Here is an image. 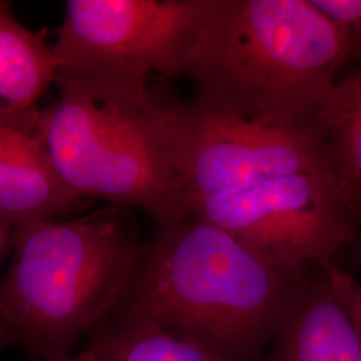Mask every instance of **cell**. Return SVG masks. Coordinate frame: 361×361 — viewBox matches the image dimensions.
Listing matches in <instances>:
<instances>
[{
    "instance_id": "1",
    "label": "cell",
    "mask_w": 361,
    "mask_h": 361,
    "mask_svg": "<svg viewBox=\"0 0 361 361\" xmlns=\"http://www.w3.org/2000/svg\"><path fill=\"white\" fill-rule=\"evenodd\" d=\"M312 269H279L219 226L189 216L155 228L143 243L104 323L150 325L222 361H261Z\"/></svg>"
},
{
    "instance_id": "2",
    "label": "cell",
    "mask_w": 361,
    "mask_h": 361,
    "mask_svg": "<svg viewBox=\"0 0 361 361\" xmlns=\"http://www.w3.org/2000/svg\"><path fill=\"white\" fill-rule=\"evenodd\" d=\"M349 61L345 35L310 0H217L189 71L192 106L268 128H310Z\"/></svg>"
},
{
    "instance_id": "3",
    "label": "cell",
    "mask_w": 361,
    "mask_h": 361,
    "mask_svg": "<svg viewBox=\"0 0 361 361\" xmlns=\"http://www.w3.org/2000/svg\"><path fill=\"white\" fill-rule=\"evenodd\" d=\"M40 121L54 162L82 197L137 207L155 228L189 217L180 178L186 104L165 106L146 80L59 70Z\"/></svg>"
},
{
    "instance_id": "4",
    "label": "cell",
    "mask_w": 361,
    "mask_h": 361,
    "mask_svg": "<svg viewBox=\"0 0 361 361\" xmlns=\"http://www.w3.org/2000/svg\"><path fill=\"white\" fill-rule=\"evenodd\" d=\"M110 207L70 221L11 233V261L0 288V341L38 359L68 356L79 337L116 308L141 256Z\"/></svg>"
},
{
    "instance_id": "5",
    "label": "cell",
    "mask_w": 361,
    "mask_h": 361,
    "mask_svg": "<svg viewBox=\"0 0 361 361\" xmlns=\"http://www.w3.org/2000/svg\"><path fill=\"white\" fill-rule=\"evenodd\" d=\"M217 0H67L54 51L65 71L146 80L189 74Z\"/></svg>"
},
{
    "instance_id": "6",
    "label": "cell",
    "mask_w": 361,
    "mask_h": 361,
    "mask_svg": "<svg viewBox=\"0 0 361 361\" xmlns=\"http://www.w3.org/2000/svg\"><path fill=\"white\" fill-rule=\"evenodd\" d=\"M188 214L219 226L258 257L290 273L334 262L340 249L359 238L360 225L325 170L194 200Z\"/></svg>"
},
{
    "instance_id": "7",
    "label": "cell",
    "mask_w": 361,
    "mask_h": 361,
    "mask_svg": "<svg viewBox=\"0 0 361 361\" xmlns=\"http://www.w3.org/2000/svg\"><path fill=\"white\" fill-rule=\"evenodd\" d=\"M316 170H325V165L313 126L268 128L207 116L186 104L180 161L186 212L194 200L241 193L268 180Z\"/></svg>"
},
{
    "instance_id": "8",
    "label": "cell",
    "mask_w": 361,
    "mask_h": 361,
    "mask_svg": "<svg viewBox=\"0 0 361 361\" xmlns=\"http://www.w3.org/2000/svg\"><path fill=\"white\" fill-rule=\"evenodd\" d=\"M42 110L0 116V244L10 255L11 233L54 221L83 198L56 168L40 121Z\"/></svg>"
},
{
    "instance_id": "9",
    "label": "cell",
    "mask_w": 361,
    "mask_h": 361,
    "mask_svg": "<svg viewBox=\"0 0 361 361\" xmlns=\"http://www.w3.org/2000/svg\"><path fill=\"white\" fill-rule=\"evenodd\" d=\"M267 361H361L357 329L324 267L300 286Z\"/></svg>"
},
{
    "instance_id": "10",
    "label": "cell",
    "mask_w": 361,
    "mask_h": 361,
    "mask_svg": "<svg viewBox=\"0 0 361 361\" xmlns=\"http://www.w3.org/2000/svg\"><path fill=\"white\" fill-rule=\"evenodd\" d=\"M47 30L31 31L0 1V116L38 109V101L56 80L62 62L47 44Z\"/></svg>"
},
{
    "instance_id": "11",
    "label": "cell",
    "mask_w": 361,
    "mask_h": 361,
    "mask_svg": "<svg viewBox=\"0 0 361 361\" xmlns=\"http://www.w3.org/2000/svg\"><path fill=\"white\" fill-rule=\"evenodd\" d=\"M313 128L322 142L325 170L361 224V67L337 80Z\"/></svg>"
},
{
    "instance_id": "12",
    "label": "cell",
    "mask_w": 361,
    "mask_h": 361,
    "mask_svg": "<svg viewBox=\"0 0 361 361\" xmlns=\"http://www.w3.org/2000/svg\"><path fill=\"white\" fill-rule=\"evenodd\" d=\"M91 344L102 361H222L205 349L145 324L106 322Z\"/></svg>"
},
{
    "instance_id": "13",
    "label": "cell",
    "mask_w": 361,
    "mask_h": 361,
    "mask_svg": "<svg viewBox=\"0 0 361 361\" xmlns=\"http://www.w3.org/2000/svg\"><path fill=\"white\" fill-rule=\"evenodd\" d=\"M348 40L352 59L361 58V0H310Z\"/></svg>"
},
{
    "instance_id": "14",
    "label": "cell",
    "mask_w": 361,
    "mask_h": 361,
    "mask_svg": "<svg viewBox=\"0 0 361 361\" xmlns=\"http://www.w3.org/2000/svg\"><path fill=\"white\" fill-rule=\"evenodd\" d=\"M324 268L355 324L361 341V283L347 271H341L334 262L324 265Z\"/></svg>"
},
{
    "instance_id": "15",
    "label": "cell",
    "mask_w": 361,
    "mask_h": 361,
    "mask_svg": "<svg viewBox=\"0 0 361 361\" xmlns=\"http://www.w3.org/2000/svg\"><path fill=\"white\" fill-rule=\"evenodd\" d=\"M38 361H102L94 349L89 348L82 353H79L74 357L70 356H59V357H51V359H38Z\"/></svg>"
},
{
    "instance_id": "16",
    "label": "cell",
    "mask_w": 361,
    "mask_h": 361,
    "mask_svg": "<svg viewBox=\"0 0 361 361\" xmlns=\"http://www.w3.org/2000/svg\"><path fill=\"white\" fill-rule=\"evenodd\" d=\"M352 250H353V256L357 259V262L361 264V237L359 235V238L352 244Z\"/></svg>"
}]
</instances>
